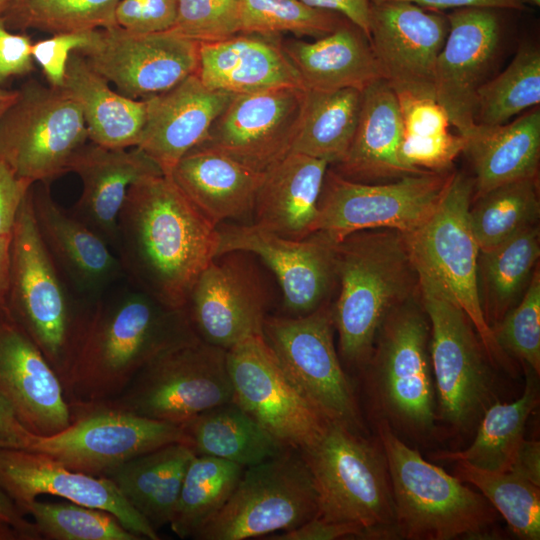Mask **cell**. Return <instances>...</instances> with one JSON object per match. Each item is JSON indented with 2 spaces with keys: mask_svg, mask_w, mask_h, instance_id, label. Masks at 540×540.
<instances>
[{
  "mask_svg": "<svg viewBox=\"0 0 540 540\" xmlns=\"http://www.w3.org/2000/svg\"><path fill=\"white\" fill-rule=\"evenodd\" d=\"M217 246V226L170 176L152 175L130 186L118 217L116 252L131 285L182 309Z\"/></svg>",
  "mask_w": 540,
  "mask_h": 540,
  "instance_id": "6da1fadb",
  "label": "cell"
},
{
  "mask_svg": "<svg viewBox=\"0 0 540 540\" xmlns=\"http://www.w3.org/2000/svg\"><path fill=\"white\" fill-rule=\"evenodd\" d=\"M115 286L92 305L64 391L68 404L115 398L154 358L198 337L184 308L168 307L129 282Z\"/></svg>",
  "mask_w": 540,
  "mask_h": 540,
  "instance_id": "7a4b0ae2",
  "label": "cell"
},
{
  "mask_svg": "<svg viewBox=\"0 0 540 540\" xmlns=\"http://www.w3.org/2000/svg\"><path fill=\"white\" fill-rule=\"evenodd\" d=\"M340 293L332 309L339 349L351 365L367 364L388 314L418 289V275L402 233L371 229L335 245Z\"/></svg>",
  "mask_w": 540,
  "mask_h": 540,
  "instance_id": "3957f363",
  "label": "cell"
},
{
  "mask_svg": "<svg viewBox=\"0 0 540 540\" xmlns=\"http://www.w3.org/2000/svg\"><path fill=\"white\" fill-rule=\"evenodd\" d=\"M71 290L40 237L30 189L11 233L9 311L68 385L92 305Z\"/></svg>",
  "mask_w": 540,
  "mask_h": 540,
  "instance_id": "277c9868",
  "label": "cell"
},
{
  "mask_svg": "<svg viewBox=\"0 0 540 540\" xmlns=\"http://www.w3.org/2000/svg\"><path fill=\"white\" fill-rule=\"evenodd\" d=\"M378 434L387 462L399 535L413 540H450L476 535L495 520L481 494L423 459L380 420Z\"/></svg>",
  "mask_w": 540,
  "mask_h": 540,
  "instance_id": "5b68a950",
  "label": "cell"
},
{
  "mask_svg": "<svg viewBox=\"0 0 540 540\" xmlns=\"http://www.w3.org/2000/svg\"><path fill=\"white\" fill-rule=\"evenodd\" d=\"M318 496L317 517L354 523L369 536L395 527L390 477L379 449L339 421H328L314 443L300 451Z\"/></svg>",
  "mask_w": 540,
  "mask_h": 540,
  "instance_id": "8992f818",
  "label": "cell"
},
{
  "mask_svg": "<svg viewBox=\"0 0 540 540\" xmlns=\"http://www.w3.org/2000/svg\"><path fill=\"white\" fill-rule=\"evenodd\" d=\"M473 194V180L463 173H452L430 217L403 236L417 274L433 282L466 313L488 358L506 364V355L497 345L480 303L479 247L469 220Z\"/></svg>",
  "mask_w": 540,
  "mask_h": 540,
  "instance_id": "52a82bcc",
  "label": "cell"
},
{
  "mask_svg": "<svg viewBox=\"0 0 540 540\" xmlns=\"http://www.w3.org/2000/svg\"><path fill=\"white\" fill-rule=\"evenodd\" d=\"M318 514L311 472L299 450L244 468L228 501L196 540H245L299 527Z\"/></svg>",
  "mask_w": 540,
  "mask_h": 540,
  "instance_id": "ba28073f",
  "label": "cell"
},
{
  "mask_svg": "<svg viewBox=\"0 0 540 540\" xmlns=\"http://www.w3.org/2000/svg\"><path fill=\"white\" fill-rule=\"evenodd\" d=\"M232 400L226 350L196 337L154 358L115 398L90 404L180 425Z\"/></svg>",
  "mask_w": 540,
  "mask_h": 540,
  "instance_id": "9c48e42d",
  "label": "cell"
},
{
  "mask_svg": "<svg viewBox=\"0 0 540 540\" xmlns=\"http://www.w3.org/2000/svg\"><path fill=\"white\" fill-rule=\"evenodd\" d=\"M429 337L427 315L412 297L385 318L367 362L377 406L399 427L418 435L433 430L436 416Z\"/></svg>",
  "mask_w": 540,
  "mask_h": 540,
  "instance_id": "30bf717a",
  "label": "cell"
},
{
  "mask_svg": "<svg viewBox=\"0 0 540 540\" xmlns=\"http://www.w3.org/2000/svg\"><path fill=\"white\" fill-rule=\"evenodd\" d=\"M88 138L76 100L64 89L27 81L0 119V158L33 185L69 172Z\"/></svg>",
  "mask_w": 540,
  "mask_h": 540,
  "instance_id": "8fae6325",
  "label": "cell"
},
{
  "mask_svg": "<svg viewBox=\"0 0 540 540\" xmlns=\"http://www.w3.org/2000/svg\"><path fill=\"white\" fill-rule=\"evenodd\" d=\"M418 293L430 326L429 354L440 414L455 428L467 429L482 416L492 396L487 354L469 317L441 289L418 275Z\"/></svg>",
  "mask_w": 540,
  "mask_h": 540,
  "instance_id": "7c38bea8",
  "label": "cell"
},
{
  "mask_svg": "<svg viewBox=\"0 0 540 540\" xmlns=\"http://www.w3.org/2000/svg\"><path fill=\"white\" fill-rule=\"evenodd\" d=\"M451 175L449 171L427 172L386 183H364L328 168L318 200L315 232L335 243L363 230L410 233L433 213Z\"/></svg>",
  "mask_w": 540,
  "mask_h": 540,
  "instance_id": "4fadbf2b",
  "label": "cell"
},
{
  "mask_svg": "<svg viewBox=\"0 0 540 540\" xmlns=\"http://www.w3.org/2000/svg\"><path fill=\"white\" fill-rule=\"evenodd\" d=\"M332 309L301 316L267 315L262 335L300 395L329 420L362 428L353 387L338 358Z\"/></svg>",
  "mask_w": 540,
  "mask_h": 540,
  "instance_id": "5bb4252c",
  "label": "cell"
},
{
  "mask_svg": "<svg viewBox=\"0 0 540 540\" xmlns=\"http://www.w3.org/2000/svg\"><path fill=\"white\" fill-rule=\"evenodd\" d=\"M70 424L48 436L31 434L23 448L67 468L104 476L143 453L187 440L180 425L144 418L104 404L69 403Z\"/></svg>",
  "mask_w": 540,
  "mask_h": 540,
  "instance_id": "9a60e30c",
  "label": "cell"
},
{
  "mask_svg": "<svg viewBox=\"0 0 540 540\" xmlns=\"http://www.w3.org/2000/svg\"><path fill=\"white\" fill-rule=\"evenodd\" d=\"M226 361L233 401L282 445L301 451L321 435L330 420L290 383L263 335L228 349Z\"/></svg>",
  "mask_w": 540,
  "mask_h": 540,
  "instance_id": "2e32d148",
  "label": "cell"
},
{
  "mask_svg": "<svg viewBox=\"0 0 540 540\" xmlns=\"http://www.w3.org/2000/svg\"><path fill=\"white\" fill-rule=\"evenodd\" d=\"M78 52L119 93L146 100L196 74L199 43L171 30L135 33L114 25L96 29Z\"/></svg>",
  "mask_w": 540,
  "mask_h": 540,
  "instance_id": "e0dca14e",
  "label": "cell"
},
{
  "mask_svg": "<svg viewBox=\"0 0 540 540\" xmlns=\"http://www.w3.org/2000/svg\"><path fill=\"white\" fill-rule=\"evenodd\" d=\"M270 298L251 254L230 251L216 256L201 272L185 304L195 334L228 350L262 335Z\"/></svg>",
  "mask_w": 540,
  "mask_h": 540,
  "instance_id": "ac0fdd59",
  "label": "cell"
},
{
  "mask_svg": "<svg viewBox=\"0 0 540 540\" xmlns=\"http://www.w3.org/2000/svg\"><path fill=\"white\" fill-rule=\"evenodd\" d=\"M217 231L216 256L230 251L248 252L274 273L287 316L306 315L324 304L336 278V243L323 233L291 239L253 223H221Z\"/></svg>",
  "mask_w": 540,
  "mask_h": 540,
  "instance_id": "d6986e66",
  "label": "cell"
},
{
  "mask_svg": "<svg viewBox=\"0 0 540 540\" xmlns=\"http://www.w3.org/2000/svg\"><path fill=\"white\" fill-rule=\"evenodd\" d=\"M305 89L278 87L234 95L200 145L265 172L291 152Z\"/></svg>",
  "mask_w": 540,
  "mask_h": 540,
  "instance_id": "ffe728a7",
  "label": "cell"
},
{
  "mask_svg": "<svg viewBox=\"0 0 540 540\" xmlns=\"http://www.w3.org/2000/svg\"><path fill=\"white\" fill-rule=\"evenodd\" d=\"M447 33L441 14L410 2H370L368 40L396 93L434 97L435 66Z\"/></svg>",
  "mask_w": 540,
  "mask_h": 540,
  "instance_id": "44dd1931",
  "label": "cell"
},
{
  "mask_svg": "<svg viewBox=\"0 0 540 540\" xmlns=\"http://www.w3.org/2000/svg\"><path fill=\"white\" fill-rule=\"evenodd\" d=\"M0 488L23 514L26 506L38 496H59L110 512L142 539H160L158 532L128 503L110 479L71 470L39 452L0 447Z\"/></svg>",
  "mask_w": 540,
  "mask_h": 540,
  "instance_id": "7402d4cb",
  "label": "cell"
},
{
  "mask_svg": "<svg viewBox=\"0 0 540 540\" xmlns=\"http://www.w3.org/2000/svg\"><path fill=\"white\" fill-rule=\"evenodd\" d=\"M447 20L434 71V97L451 125L466 136L477 125V91L496 54L500 22L494 9L475 7L456 9Z\"/></svg>",
  "mask_w": 540,
  "mask_h": 540,
  "instance_id": "603a6c76",
  "label": "cell"
},
{
  "mask_svg": "<svg viewBox=\"0 0 540 540\" xmlns=\"http://www.w3.org/2000/svg\"><path fill=\"white\" fill-rule=\"evenodd\" d=\"M0 396L35 435H53L70 424L60 379L10 313L0 317Z\"/></svg>",
  "mask_w": 540,
  "mask_h": 540,
  "instance_id": "cb8c5ba5",
  "label": "cell"
},
{
  "mask_svg": "<svg viewBox=\"0 0 540 540\" xmlns=\"http://www.w3.org/2000/svg\"><path fill=\"white\" fill-rule=\"evenodd\" d=\"M35 222L59 272L76 296L95 302L125 278L112 248L53 199L50 183L30 188Z\"/></svg>",
  "mask_w": 540,
  "mask_h": 540,
  "instance_id": "d4e9b609",
  "label": "cell"
},
{
  "mask_svg": "<svg viewBox=\"0 0 540 540\" xmlns=\"http://www.w3.org/2000/svg\"><path fill=\"white\" fill-rule=\"evenodd\" d=\"M211 90L196 74L147 100L145 122L136 147L169 176L177 162L202 143L233 98Z\"/></svg>",
  "mask_w": 540,
  "mask_h": 540,
  "instance_id": "484cf974",
  "label": "cell"
},
{
  "mask_svg": "<svg viewBox=\"0 0 540 540\" xmlns=\"http://www.w3.org/2000/svg\"><path fill=\"white\" fill-rule=\"evenodd\" d=\"M69 172L82 183L79 199L69 213L112 249L118 243V217L131 185L163 174L138 147L109 148L86 143L73 156Z\"/></svg>",
  "mask_w": 540,
  "mask_h": 540,
  "instance_id": "4316f807",
  "label": "cell"
},
{
  "mask_svg": "<svg viewBox=\"0 0 540 540\" xmlns=\"http://www.w3.org/2000/svg\"><path fill=\"white\" fill-rule=\"evenodd\" d=\"M196 75L207 88L233 95L303 88L277 37L239 33L199 43Z\"/></svg>",
  "mask_w": 540,
  "mask_h": 540,
  "instance_id": "83f0119b",
  "label": "cell"
},
{
  "mask_svg": "<svg viewBox=\"0 0 540 540\" xmlns=\"http://www.w3.org/2000/svg\"><path fill=\"white\" fill-rule=\"evenodd\" d=\"M264 174L199 144L177 162L169 176L203 215L218 226L229 220L252 223Z\"/></svg>",
  "mask_w": 540,
  "mask_h": 540,
  "instance_id": "f1b7e54d",
  "label": "cell"
},
{
  "mask_svg": "<svg viewBox=\"0 0 540 540\" xmlns=\"http://www.w3.org/2000/svg\"><path fill=\"white\" fill-rule=\"evenodd\" d=\"M329 164L289 153L265 171L252 223L279 236L303 239L315 233L318 200Z\"/></svg>",
  "mask_w": 540,
  "mask_h": 540,
  "instance_id": "f546056e",
  "label": "cell"
},
{
  "mask_svg": "<svg viewBox=\"0 0 540 540\" xmlns=\"http://www.w3.org/2000/svg\"><path fill=\"white\" fill-rule=\"evenodd\" d=\"M402 135L396 93L381 79L362 91L352 142L344 158L332 169L344 178L364 183L423 174L402 163L399 156Z\"/></svg>",
  "mask_w": 540,
  "mask_h": 540,
  "instance_id": "4dcf8cb0",
  "label": "cell"
},
{
  "mask_svg": "<svg viewBox=\"0 0 540 540\" xmlns=\"http://www.w3.org/2000/svg\"><path fill=\"white\" fill-rule=\"evenodd\" d=\"M281 46L304 89L362 92L383 79L368 38L352 23L314 41L289 39Z\"/></svg>",
  "mask_w": 540,
  "mask_h": 540,
  "instance_id": "1f68e13d",
  "label": "cell"
},
{
  "mask_svg": "<svg viewBox=\"0 0 540 540\" xmlns=\"http://www.w3.org/2000/svg\"><path fill=\"white\" fill-rule=\"evenodd\" d=\"M464 137L463 153L468 156L475 173L474 198L501 185L538 176L539 106L509 124H477Z\"/></svg>",
  "mask_w": 540,
  "mask_h": 540,
  "instance_id": "d6a6232c",
  "label": "cell"
},
{
  "mask_svg": "<svg viewBox=\"0 0 540 540\" xmlns=\"http://www.w3.org/2000/svg\"><path fill=\"white\" fill-rule=\"evenodd\" d=\"M62 89L79 104L92 143L109 148L137 146L147 100L131 99L112 90L78 51L69 57Z\"/></svg>",
  "mask_w": 540,
  "mask_h": 540,
  "instance_id": "836d02e7",
  "label": "cell"
},
{
  "mask_svg": "<svg viewBox=\"0 0 540 540\" xmlns=\"http://www.w3.org/2000/svg\"><path fill=\"white\" fill-rule=\"evenodd\" d=\"M195 456L184 443H171L136 456L107 472L128 503L158 532L169 525L187 467Z\"/></svg>",
  "mask_w": 540,
  "mask_h": 540,
  "instance_id": "e575fe53",
  "label": "cell"
},
{
  "mask_svg": "<svg viewBox=\"0 0 540 540\" xmlns=\"http://www.w3.org/2000/svg\"><path fill=\"white\" fill-rule=\"evenodd\" d=\"M180 426L195 455L221 458L244 468L288 448L233 400L208 409Z\"/></svg>",
  "mask_w": 540,
  "mask_h": 540,
  "instance_id": "d590c367",
  "label": "cell"
},
{
  "mask_svg": "<svg viewBox=\"0 0 540 540\" xmlns=\"http://www.w3.org/2000/svg\"><path fill=\"white\" fill-rule=\"evenodd\" d=\"M540 256L539 230L527 227L496 247L479 251L478 289L490 328L522 298Z\"/></svg>",
  "mask_w": 540,
  "mask_h": 540,
  "instance_id": "8d00e7d4",
  "label": "cell"
},
{
  "mask_svg": "<svg viewBox=\"0 0 540 540\" xmlns=\"http://www.w3.org/2000/svg\"><path fill=\"white\" fill-rule=\"evenodd\" d=\"M356 89H305L290 153H300L336 165L352 142L361 107Z\"/></svg>",
  "mask_w": 540,
  "mask_h": 540,
  "instance_id": "74e56055",
  "label": "cell"
},
{
  "mask_svg": "<svg viewBox=\"0 0 540 540\" xmlns=\"http://www.w3.org/2000/svg\"><path fill=\"white\" fill-rule=\"evenodd\" d=\"M531 372L529 369L525 389L517 400L496 402L485 409L470 446L459 451L439 452L435 458L462 461L489 471H509L525 440L526 422L538 403V385Z\"/></svg>",
  "mask_w": 540,
  "mask_h": 540,
  "instance_id": "f35d334b",
  "label": "cell"
},
{
  "mask_svg": "<svg viewBox=\"0 0 540 540\" xmlns=\"http://www.w3.org/2000/svg\"><path fill=\"white\" fill-rule=\"evenodd\" d=\"M244 467L217 457L195 455L184 475L169 526L182 539L194 538L233 493Z\"/></svg>",
  "mask_w": 540,
  "mask_h": 540,
  "instance_id": "ab89813d",
  "label": "cell"
},
{
  "mask_svg": "<svg viewBox=\"0 0 540 540\" xmlns=\"http://www.w3.org/2000/svg\"><path fill=\"white\" fill-rule=\"evenodd\" d=\"M539 213L537 177L513 181L474 198L469 220L479 251L490 250L536 225Z\"/></svg>",
  "mask_w": 540,
  "mask_h": 540,
  "instance_id": "60d3db41",
  "label": "cell"
},
{
  "mask_svg": "<svg viewBox=\"0 0 540 540\" xmlns=\"http://www.w3.org/2000/svg\"><path fill=\"white\" fill-rule=\"evenodd\" d=\"M540 103V52L534 45L519 47L509 65L477 91L476 123L504 124Z\"/></svg>",
  "mask_w": 540,
  "mask_h": 540,
  "instance_id": "b9f144b4",
  "label": "cell"
},
{
  "mask_svg": "<svg viewBox=\"0 0 540 540\" xmlns=\"http://www.w3.org/2000/svg\"><path fill=\"white\" fill-rule=\"evenodd\" d=\"M456 477L475 486L521 539L540 538V485L513 471L497 472L456 462Z\"/></svg>",
  "mask_w": 540,
  "mask_h": 540,
  "instance_id": "7bdbcfd3",
  "label": "cell"
},
{
  "mask_svg": "<svg viewBox=\"0 0 540 540\" xmlns=\"http://www.w3.org/2000/svg\"><path fill=\"white\" fill-rule=\"evenodd\" d=\"M119 0H14L1 16L9 30L58 34L111 27Z\"/></svg>",
  "mask_w": 540,
  "mask_h": 540,
  "instance_id": "ee69618b",
  "label": "cell"
},
{
  "mask_svg": "<svg viewBox=\"0 0 540 540\" xmlns=\"http://www.w3.org/2000/svg\"><path fill=\"white\" fill-rule=\"evenodd\" d=\"M24 514L33 518L42 539L143 540L110 512L68 500L49 503L35 499L26 506Z\"/></svg>",
  "mask_w": 540,
  "mask_h": 540,
  "instance_id": "f6af8a7d",
  "label": "cell"
},
{
  "mask_svg": "<svg viewBox=\"0 0 540 540\" xmlns=\"http://www.w3.org/2000/svg\"><path fill=\"white\" fill-rule=\"evenodd\" d=\"M241 32L277 37L282 33L319 38L343 24L341 15L300 0H239Z\"/></svg>",
  "mask_w": 540,
  "mask_h": 540,
  "instance_id": "bcb514c9",
  "label": "cell"
},
{
  "mask_svg": "<svg viewBox=\"0 0 540 540\" xmlns=\"http://www.w3.org/2000/svg\"><path fill=\"white\" fill-rule=\"evenodd\" d=\"M494 339L510 354L540 374V273L535 270L520 301L492 328Z\"/></svg>",
  "mask_w": 540,
  "mask_h": 540,
  "instance_id": "7dc6e473",
  "label": "cell"
},
{
  "mask_svg": "<svg viewBox=\"0 0 540 540\" xmlns=\"http://www.w3.org/2000/svg\"><path fill=\"white\" fill-rule=\"evenodd\" d=\"M171 31L198 43L237 35L241 32L239 0H177Z\"/></svg>",
  "mask_w": 540,
  "mask_h": 540,
  "instance_id": "c3c4849f",
  "label": "cell"
},
{
  "mask_svg": "<svg viewBox=\"0 0 540 540\" xmlns=\"http://www.w3.org/2000/svg\"><path fill=\"white\" fill-rule=\"evenodd\" d=\"M396 96L402 119V137L427 138L449 132V115L434 97L409 92H398Z\"/></svg>",
  "mask_w": 540,
  "mask_h": 540,
  "instance_id": "681fc988",
  "label": "cell"
},
{
  "mask_svg": "<svg viewBox=\"0 0 540 540\" xmlns=\"http://www.w3.org/2000/svg\"><path fill=\"white\" fill-rule=\"evenodd\" d=\"M95 30L53 34L52 37L32 44V57L53 88H62L67 62L72 52L86 48L93 40Z\"/></svg>",
  "mask_w": 540,
  "mask_h": 540,
  "instance_id": "f907efd6",
  "label": "cell"
},
{
  "mask_svg": "<svg viewBox=\"0 0 540 540\" xmlns=\"http://www.w3.org/2000/svg\"><path fill=\"white\" fill-rule=\"evenodd\" d=\"M177 14V0H119L115 21L135 33L171 30Z\"/></svg>",
  "mask_w": 540,
  "mask_h": 540,
  "instance_id": "816d5d0a",
  "label": "cell"
},
{
  "mask_svg": "<svg viewBox=\"0 0 540 540\" xmlns=\"http://www.w3.org/2000/svg\"><path fill=\"white\" fill-rule=\"evenodd\" d=\"M31 39L12 33L0 16V85L13 76H22L34 69Z\"/></svg>",
  "mask_w": 540,
  "mask_h": 540,
  "instance_id": "f5cc1de1",
  "label": "cell"
},
{
  "mask_svg": "<svg viewBox=\"0 0 540 540\" xmlns=\"http://www.w3.org/2000/svg\"><path fill=\"white\" fill-rule=\"evenodd\" d=\"M365 538V531L354 523L333 522L314 517L297 528L275 533L268 540H335Z\"/></svg>",
  "mask_w": 540,
  "mask_h": 540,
  "instance_id": "db71d44e",
  "label": "cell"
},
{
  "mask_svg": "<svg viewBox=\"0 0 540 540\" xmlns=\"http://www.w3.org/2000/svg\"><path fill=\"white\" fill-rule=\"evenodd\" d=\"M31 186L0 158V236L11 235L19 208Z\"/></svg>",
  "mask_w": 540,
  "mask_h": 540,
  "instance_id": "11a10c76",
  "label": "cell"
},
{
  "mask_svg": "<svg viewBox=\"0 0 540 540\" xmlns=\"http://www.w3.org/2000/svg\"><path fill=\"white\" fill-rule=\"evenodd\" d=\"M306 5L340 14L369 38L370 0H300Z\"/></svg>",
  "mask_w": 540,
  "mask_h": 540,
  "instance_id": "9f6ffc18",
  "label": "cell"
},
{
  "mask_svg": "<svg viewBox=\"0 0 540 540\" xmlns=\"http://www.w3.org/2000/svg\"><path fill=\"white\" fill-rule=\"evenodd\" d=\"M384 1H404L416 4L430 10H442L449 8H488V9H513L524 8L525 0H370L372 3Z\"/></svg>",
  "mask_w": 540,
  "mask_h": 540,
  "instance_id": "6f0895ef",
  "label": "cell"
},
{
  "mask_svg": "<svg viewBox=\"0 0 540 540\" xmlns=\"http://www.w3.org/2000/svg\"><path fill=\"white\" fill-rule=\"evenodd\" d=\"M11 406L0 396V447L23 448L31 436Z\"/></svg>",
  "mask_w": 540,
  "mask_h": 540,
  "instance_id": "680465c9",
  "label": "cell"
},
{
  "mask_svg": "<svg viewBox=\"0 0 540 540\" xmlns=\"http://www.w3.org/2000/svg\"><path fill=\"white\" fill-rule=\"evenodd\" d=\"M0 521L12 526L20 533L23 540H41L37 526L27 520L9 496L0 488Z\"/></svg>",
  "mask_w": 540,
  "mask_h": 540,
  "instance_id": "91938a15",
  "label": "cell"
},
{
  "mask_svg": "<svg viewBox=\"0 0 540 540\" xmlns=\"http://www.w3.org/2000/svg\"><path fill=\"white\" fill-rule=\"evenodd\" d=\"M510 470L540 485V443L524 440Z\"/></svg>",
  "mask_w": 540,
  "mask_h": 540,
  "instance_id": "94428289",
  "label": "cell"
},
{
  "mask_svg": "<svg viewBox=\"0 0 540 540\" xmlns=\"http://www.w3.org/2000/svg\"><path fill=\"white\" fill-rule=\"evenodd\" d=\"M11 235L0 236V317L10 313Z\"/></svg>",
  "mask_w": 540,
  "mask_h": 540,
  "instance_id": "6125c7cd",
  "label": "cell"
},
{
  "mask_svg": "<svg viewBox=\"0 0 540 540\" xmlns=\"http://www.w3.org/2000/svg\"><path fill=\"white\" fill-rule=\"evenodd\" d=\"M18 90H5L0 86V119L10 105L16 100Z\"/></svg>",
  "mask_w": 540,
  "mask_h": 540,
  "instance_id": "be15d7a7",
  "label": "cell"
},
{
  "mask_svg": "<svg viewBox=\"0 0 540 540\" xmlns=\"http://www.w3.org/2000/svg\"><path fill=\"white\" fill-rule=\"evenodd\" d=\"M0 540H23L22 536L9 524L0 521Z\"/></svg>",
  "mask_w": 540,
  "mask_h": 540,
  "instance_id": "e7e4bbea",
  "label": "cell"
},
{
  "mask_svg": "<svg viewBox=\"0 0 540 540\" xmlns=\"http://www.w3.org/2000/svg\"><path fill=\"white\" fill-rule=\"evenodd\" d=\"M14 0H0V16L10 7Z\"/></svg>",
  "mask_w": 540,
  "mask_h": 540,
  "instance_id": "03108f58",
  "label": "cell"
},
{
  "mask_svg": "<svg viewBox=\"0 0 540 540\" xmlns=\"http://www.w3.org/2000/svg\"><path fill=\"white\" fill-rule=\"evenodd\" d=\"M531 2H533L534 4L536 5H539L540 4V0H530Z\"/></svg>",
  "mask_w": 540,
  "mask_h": 540,
  "instance_id": "003e7915",
  "label": "cell"
}]
</instances>
